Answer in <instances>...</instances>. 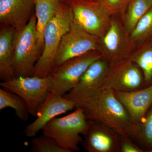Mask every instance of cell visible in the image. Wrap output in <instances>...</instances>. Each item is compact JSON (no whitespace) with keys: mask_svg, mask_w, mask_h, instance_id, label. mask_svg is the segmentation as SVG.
Listing matches in <instances>:
<instances>
[{"mask_svg":"<svg viewBox=\"0 0 152 152\" xmlns=\"http://www.w3.org/2000/svg\"><path fill=\"white\" fill-rule=\"evenodd\" d=\"M82 108L87 118L102 124L115 131L121 137L132 138L134 124L125 106L113 91L102 89Z\"/></svg>","mask_w":152,"mask_h":152,"instance_id":"obj_1","label":"cell"},{"mask_svg":"<svg viewBox=\"0 0 152 152\" xmlns=\"http://www.w3.org/2000/svg\"><path fill=\"white\" fill-rule=\"evenodd\" d=\"M73 20L71 7L60 1L56 14L45 28L44 48L35 67L33 76L44 77L51 72L60 42Z\"/></svg>","mask_w":152,"mask_h":152,"instance_id":"obj_2","label":"cell"},{"mask_svg":"<svg viewBox=\"0 0 152 152\" xmlns=\"http://www.w3.org/2000/svg\"><path fill=\"white\" fill-rule=\"evenodd\" d=\"M89 127L88 120L83 108L62 118L51 120L42 129L43 135L54 140L68 152L80 150L79 145L83 142L82 135L87 134Z\"/></svg>","mask_w":152,"mask_h":152,"instance_id":"obj_3","label":"cell"},{"mask_svg":"<svg viewBox=\"0 0 152 152\" xmlns=\"http://www.w3.org/2000/svg\"><path fill=\"white\" fill-rule=\"evenodd\" d=\"M37 18L33 15L24 28L17 31L14 46L15 78L32 76L42 53L38 47Z\"/></svg>","mask_w":152,"mask_h":152,"instance_id":"obj_4","label":"cell"},{"mask_svg":"<svg viewBox=\"0 0 152 152\" xmlns=\"http://www.w3.org/2000/svg\"><path fill=\"white\" fill-rule=\"evenodd\" d=\"M102 57L99 51H90L54 68L50 74L51 81L50 92L62 96L69 92L77 84L89 66Z\"/></svg>","mask_w":152,"mask_h":152,"instance_id":"obj_5","label":"cell"},{"mask_svg":"<svg viewBox=\"0 0 152 152\" xmlns=\"http://www.w3.org/2000/svg\"><path fill=\"white\" fill-rule=\"evenodd\" d=\"M99 41V51L111 68L129 59L136 48L119 16H112L110 26Z\"/></svg>","mask_w":152,"mask_h":152,"instance_id":"obj_6","label":"cell"},{"mask_svg":"<svg viewBox=\"0 0 152 152\" xmlns=\"http://www.w3.org/2000/svg\"><path fill=\"white\" fill-rule=\"evenodd\" d=\"M111 68L103 57L96 60L88 68L77 84L63 96L75 102L76 108L82 107L100 91Z\"/></svg>","mask_w":152,"mask_h":152,"instance_id":"obj_7","label":"cell"},{"mask_svg":"<svg viewBox=\"0 0 152 152\" xmlns=\"http://www.w3.org/2000/svg\"><path fill=\"white\" fill-rule=\"evenodd\" d=\"M99 38L88 32L73 20L60 42L55 57L53 69L70 59L90 51H99Z\"/></svg>","mask_w":152,"mask_h":152,"instance_id":"obj_8","label":"cell"},{"mask_svg":"<svg viewBox=\"0 0 152 152\" xmlns=\"http://www.w3.org/2000/svg\"><path fill=\"white\" fill-rule=\"evenodd\" d=\"M51 81L50 74L44 77H20L2 81L0 86L21 97L26 103L30 114L36 117L38 108L50 93Z\"/></svg>","mask_w":152,"mask_h":152,"instance_id":"obj_9","label":"cell"},{"mask_svg":"<svg viewBox=\"0 0 152 152\" xmlns=\"http://www.w3.org/2000/svg\"><path fill=\"white\" fill-rule=\"evenodd\" d=\"M68 4L72 9L74 21L91 34L100 38L109 29L112 16L96 1L84 0Z\"/></svg>","mask_w":152,"mask_h":152,"instance_id":"obj_10","label":"cell"},{"mask_svg":"<svg viewBox=\"0 0 152 152\" xmlns=\"http://www.w3.org/2000/svg\"><path fill=\"white\" fill-rule=\"evenodd\" d=\"M143 88L144 76L141 69L129 59L111 68L102 89L132 92Z\"/></svg>","mask_w":152,"mask_h":152,"instance_id":"obj_11","label":"cell"},{"mask_svg":"<svg viewBox=\"0 0 152 152\" xmlns=\"http://www.w3.org/2000/svg\"><path fill=\"white\" fill-rule=\"evenodd\" d=\"M76 107L77 104L73 101L63 96L49 93L37 111L36 119L25 128V135L28 137H35L51 120Z\"/></svg>","mask_w":152,"mask_h":152,"instance_id":"obj_12","label":"cell"},{"mask_svg":"<svg viewBox=\"0 0 152 152\" xmlns=\"http://www.w3.org/2000/svg\"><path fill=\"white\" fill-rule=\"evenodd\" d=\"M89 127L83 141L88 152H120L121 136L115 131L100 123L89 121Z\"/></svg>","mask_w":152,"mask_h":152,"instance_id":"obj_13","label":"cell"},{"mask_svg":"<svg viewBox=\"0 0 152 152\" xmlns=\"http://www.w3.org/2000/svg\"><path fill=\"white\" fill-rule=\"evenodd\" d=\"M34 6V0H0L1 26L22 31L32 16Z\"/></svg>","mask_w":152,"mask_h":152,"instance_id":"obj_14","label":"cell"},{"mask_svg":"<svg viewBox=\"0 0 152 152\" xmlns=\"http://www.w3.org/2000/svg\"><path fill=\"white\" fill-rule=\"evenodd\" d=\"M114 92L127 110L134 125L141 121L152 105V85L134 91Z\"/></svg>","mask_w":152,"mask_h":152,"instance_id":"obj_15","label":"cell"},{"mask_svg":"<svg viewBox=\"0 0 152 152\" xmlns=\"http://www.w3.org/2000/svg\"><path fill=\"white\" fill-rule=\"evenodd\" d=\"M17 31L10 26H1L0 79L7 81L15 78L13 70L14 46Z\"/></svg>","mask_w":152,"mask_h":152,"instance_id":"obj_16","label":"cell"},{"mask_svg":"<svg viewBox=\"0 0 152 152\" xmlns=\"http://www.w3.org/2000/svg\"><path fill=\"white\" fill-rule=\"evenodd\" d=\"M59 0H34L38 47L42 53L45 28L56 12Z\"/></svg>","mask_w":152,"mask_h":152,"instance_id":"obj_17","label":"cell"},{"mask_svg":"<svg viewBox=\"0 0 152 152\" xmlns=\"http://www.w3.org/2000/svg\"><path fill=\"white\" fill-rule=\"evenodd\" d=\"M130 59L142 72L144 88L152 85V38L136 47Z\"/></svg>","mask_w":152,"mask_h":152,"instance_id":"obj_18","label":"cell"},{"mask_svg":"<svg viewBox=\"0 0 152 152\" xmlns=\"http://www.w3.org/2000/svg\"><path fill=\"white\" fill-rule=\"evenodd\" d=\"M152 6V0H130L126 6L122 19L129 34L144 15Z\"/></svg>","mask_w":152,"mask_h":152,"instance_id":"obj_19","label":"cell"},{"mask_svg":"<svg viewBox=\"0 0 152 152\" xmlns=\"http://www.w3.org/2000/svg\"><path fill=\"white\" fill-rule=\"evenodd\" d=\"M8 107L13 109L21 121H28L30 113L26 103L18 95L2 88L0 89V110Z\"/></svg>","mask_w":152,"mask_h":152,"instance_id":"obj_20","label":"cell"},{"mask_svg":"<svg viewBox=\"0 0 152 152\" xmlns=\"http://www.w3.org/2000/svg\"><path fill=\"white\" fill-rule=\"evenodd\" d=\"M132 138L146 152H149L152 148V105L141 121L134 125Z\"/></svg>","mask_w":152,"mask_h":152,"instance_id":"obj_21","label":"cell"},{"mask_svg":"<svg viewBox=\"0 0 152 152\" xmlns=\"http://www.w3.org/2000/svg\"><path fill=\"white\" fill-rule=\"evenodd\" d=\"M130 37L136 47L152 38V6L139 21Z\"/></svg>","mask_w":152,"mask_h":152,"instance_id":"obj_22","label":"cell"},{"mask_svg":"<svg viewBox=\"0 0 152 152\" xmlns=\"http://www.w3.org/2000/svg\"><path fill=\"white\" fill-rule=\"evenodd\" d=\"M31 146V151L33 152H68L54 140L44 135L37 137H34Z\"/></svg>","mask_w":152,"mask_h":152,"instance_id":"obj_23","label":"cell"},{"mask_svg":"<svg viewBox=\"0 0 152 152\" xmlns=\"http://www.w3.org/2000/svg\"><path fill=\"white\" fill-rule=\"evenodd\" d=\"M103 6L112 16L122 18L130 0H95Z\"/></svg>","mask_w":152,"mask_h":152,"instance_id":"obj_24","label":"cell"},{"mask_svg":"<svg viewBox=\"0 0 152 152\" xmlns=\"http://www.w3.org/2000/svg\"><path fill=\"white\" fill-rule=\"evenodd\" d=\"M120 152H145L142 147L138 146L133 142L129 137H121Z\"/></svg>","mask_w":152,"mask_h":152,"instance_id":"obj_25","label":"cell"},{"mask_svg":"<svg viewBox=\"0 0 152 152\" xmlns=\"http://www.w3.org/2000/svg\"><path fill=\"white\" fill-rule=\"evenodd\" d=\"M84 1V0H59L60 1L65 3L66 4H69V3L74 2L78 1Z\"/></svg>","mask_w":152,"mask_h":152,"instance_id":"obj_26","label":"cell"},{"mask_svg":"<svg viewBox=\"0 0 152 152\" xmlns=\"http://www.w3.org/2000/svg\"><path fill=\"white\" fill-rule=\"evenodd\" d=\"M149 152H152V148L151 149V150H150Z\"/></svg>","mask_w":152,"mask_h":152,"instance_id":"obj_27","label":"cell"},{"mask_svg":"<svg viewBox=\"0 0 152 152\" xmlns=\"http://www.w3.org/2000/svg\"></svg>","mask_w":152,"mask_h":152,"instance_id":"obj_28","label":"cell"}]
</instances>
